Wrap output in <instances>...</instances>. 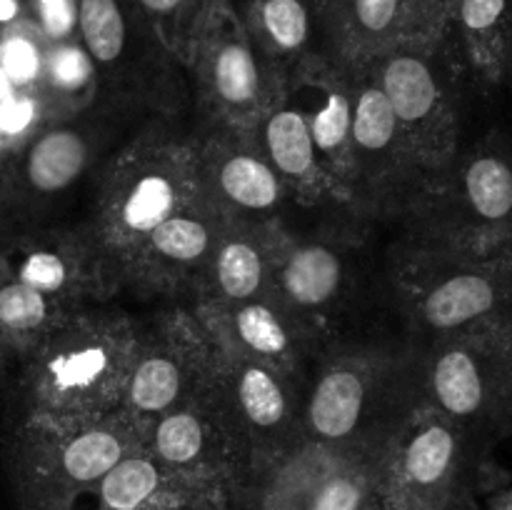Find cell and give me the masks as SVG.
I'll return each mask as SVG.
<instances>
[{
    "label": "cell",
    "instance_id": "obj_39",
    "mask_svg": "<svg viewBox=\"0 0 512 510\" xmlns=\"http://www.w3.org/2000/svg\"><path fill=\"white\" fill-rule=\"evenodd\" d=\"M455 510H480V508H478V505H475L473 498H468V500H463V503H460Z\"/></svg>",
    "mask_w": 512,
    "mask_h": 510
},
{
    "label": "cell",
    "instance_id": "obj_11",
    "mask_svg": "<svg viewBox=\"0 0 512 510\" xmlns=\"http://www.w3.org/2000/svg\"><path fill=\"white\" fill-rule=\"evenodd\" d=\"M470 438L420 400L385 443L375 490L398 510H455L473 498Z\"/></svg>",
    "mask_w": 512,
    "mask_h": 510
},
{
    "label": "cell",
    "instance_id": "obj_35",
    "mask_svg": "<svg viewBox=\"0 0 512 510\" xmlns=\"http://www.w3.org/2000/svg\"><path fill=\"white\" fill-rule=\"evenodd\" d=\"M23 20H30L28 0H0V33H5L13 25L23 23Z\"/></svg>",
    "mask_w": 512,
    "mask_h": 510
},
{
    "label": "cell",
    "instance_id": "obj_33",
    "mask_svg": "<svg viewBox=\"0 0 512 510\" xmlns=\"http://www.w3.org/2000/svg\"><path fill=\"white\" fill-rule=\"evenodd\" d=\"M45 50L48 40L35 28V23L23 20L5 33H0V68L10 78L15 88H30L38 85L43 73Z\"/></svg>",
    "mask_w": 512,
    "mask_h": 510
},
{
    "label": "cell",
    "instance_id": "obj_31",
    "mask_svg": "<svg viewBox=\"0 0 512 510\" xmlns=\"http://www.w3.org/2000/svg\"><path fill=\"white\" fill-rule=\"evenodd\" d=\"M38 88L55 120L93 108L100 95L98 70L78 38L48 43Z\"/></svg>",
    "mask_w": 512,
    "mask_h": 510
},
{
    "label": "cell",
    "instance_id": "obj_3",
    "mask_svg": "<svg viewBox=\"0 0 512 510\" xmlns=\"http://www.w3.org/2000/svg\"><path fill=\"white\" fill-rule=\"evenodd\" d=\"M410 240L463 255L512 248V153L483 140L435 173L405 210Z\"/></svg>",
    "mask_w": 512,
    "mask_h": 510
},
{
    "label": "cell",
    "instance_id": "obj_17",
    "mask_svg": "<svg viewBox=\"0 0 512 510\" xmlns=\"http://www.w3.org/2000/svg\"><path fill=\"white\" fill-rule=\"evenodd\" d=\"M148 450L173 473L235 500L255 468L248 445L210 390L148 425Z\"/></svg>",
    "mask_w": 512,
    "mask_h": 510
},
{
    "label": "cell",
    "instance_id": "obj_38",
    "mask_svg": "<svg viewBox=\"0 0 512 510\" xmlns=\"http://www.w3.org/2000/svg\"><path fill=\"white\" fill-rule=\"evenodd\" d=\"M10 360H13V355H10L8 350H5L3 345H0V378H3L5 370H8V363H10Z\"/></svg>",
    "mask_w": 512,
    "mask_h": 510
},
{
    "label": "cell",
    "instance_id": "obj_19",
    "mask_svg": "<svg viewBox=\"0 0 512 510\" xmlns=\"http://www.w3.org/2000/svg\"><path fill=\"white\" fill-rule=\"evenodd\" d=\"M233 220L203 190L140 243L120 270V285H133L143 293L195 298Z\"/></svg>",
    "mask_w": 512,
    "mask_h": 510
},
{
    "label": "cell",
    "instance_id": "obj_34",
    "mask_svg": "<svg viewBox=\"0 0 512 510\" xmlns=\"http://www.w3.org/2000/svg\"><path fill=\"white\" fill-rule=\"evenodd\" d=\"M28 13L48 43L78 38L75 35V23H78L75 0H28Z\"/></svg>",
    "mask_w": 512,
    "mask_h": 510
},
{
    "label": "cell",
    "instance_id": "obj_40",
    "mask_svg": "<svg viewBox=\"0 0 512 510\" xmlns=\"http://www.w3.org/2000/svg\"><path fill=\"white\" fill-rule=\"evenodd\" d=\"M508 80L512 83V48H510V73H508Z\"/></svg>",
    "mask_w": 512,
    "mask_h": 510
},
{
    "label": "cell",
    "instance_id": "obj_10",
    "mask_svg": "<svg viewBox=\"0 0 512 510\" xmlns=\"http://www.w3.org/2000/svg\"><path fill=\"white\" fill-rule=\"evenodd\" d=\"M383 450L303 440L260 463L235 495L233 510H358L378 485Z\"/></svg>",
    "mask_w": 512,
    "mask_h": 510
},
{
    "label": "cell",
    "instance_id": "obj_30",
    "mask_svg": "<svg viewBox=\"0 0 512 510\" xmlns=\"http://www.w3.org/2000/svg\"><path fill=\"white\" fill-rule=\"evenodd\" d=\"M75 310L80 308L40 293L0 265V345L13 358L23 360Z\"/></svg>",
    "mask_w": 512,
    "mask_h": 510
},
{
    "label": "cell",
    "instance_id": "obj_1",
    "mask_svg": "<svg viewBox=\"0 0 512 510\" xmlns=\"http://www.w3.org/2000/svg\"><path fill=\"white\" fill-rule=\"evenodd\" d=\"M135 335L138 325L118 310L70 313L20 360L15 425L68 430L123 413Z\"/></svg>",
    "mask_w": 512,
    "mask_h": 510
},
{
    "label": "cell",
    "instance_id": "obj_9",
    "mask_svg": "<svg viewBox=\"0 0 512 510\" xmlns=\"http://www.w3.org/2000/svg\"><path fill=\"white\" fill-rule=\"evenodd\" d=\"M393 105L405 138L425 173L448 168L460 153L458 73L463 70L453 43L398 48L363 63ZM358 68V65H355Z\"/></svg>",
    "mask_w": 512,
    "mask_h": 510
},
{
    "label": "cell",
    "instance_id": "obj_37",
    "mask_svg": "<svg viewBox=\"0 0 512 510\" xmlns=\"http://www.w3.org/2000/svg\"><path fill=\"white\" fill-rule=\"evenodd\" d=\"M493 510H512V490L493 500Z\"/></svg>",
    "mask_w": 512,
    "mask_h": 510
},
{
    "label": "cell",
    "instance_id": "obj_15",
    "mask_svg": "<svg viewBox=\"0 0 512 510\" xmlns=\"http://www.w3.org/2000/svg\"><path fill=\"white\" fill-rule=\"evenodd\" d=\"M0 265L23 283L73 308L98 305L120 288L88 225H5L0 228Z\"/></svg>",
    "mask_w": 512,
    "mask_h": 510
},
{
    "label": "cell",
    "instance_id": "obj_28",
    "mask_svg": "<svg viewBox=\"0 0 512 510\" xmlns=\"http://www.w3.org/2000/svg\"><path fill=\"white\" fill-rule=\"evenodd\" d=\"M448 38L475 83L503 85L510 73L512 0H453Z\"/></svg>",
    "mask_w": 512,
    "mask_h": 510
},
{
    "label": "cell",
    "instance_id": "obj_20",
    "mask_svg": "<svg viewBox=\"0 0 512 510\" xmlns=\"http://www.w3.org/2000/svg\"><path fill=\"white\" fill-rule=\"evenodd\" d=\"M93 160V133L75 118L53 120L5 158L0 173V228L68 193Z\"/></svg>",
    "mask_w": 512,
    "mask_h": 510
},
{
    "label": "cell",
    "instance_id": "obj_16",
    "mask_svg": "<svg viewBox=\"0 0 512 510\" xmlns=\"http://www.w3.org/2000/svg\"><path fill=\"white\" fill-rule=\"evenodd\" d=\"M213 345L215 398L248 445L255 468L308 440L293 378L248 355L220 348L215 340Z\"/></svg>",
    "mask_w": 512,
    "mask_h": 510
},
{
    "label": "cell",
    "instance_id": "obj_5",
    "mask_svg": "<svg viewBox=\"0 0 512 510\" xmlns=\"http://www.w3.org/2000/svg\"><path fill=\"white\" fill-rule=\"evenodd\" d=\"M395 285L405 318L428 345L475 325L512 320V248L463 255L408 240Z\"/></svg>",
    "mask_w": 512,
    "mask_h": 510
},
{
    "label": "cell",
    "instance_id": "obj_12",
    "mask_svg": "<svg viewBox=\"0 0 512 510\" xmlns=\"http://www.w3.org/2000/svg\"><path fill=\"white\" fill-rule=\"evenodd\" d=\"M215 345L195 313L175 310L138 325L125 413L143 425L195 403L213 390Z\"/></svg>",
    "mask_w": 512,
    "mask_h": 510
},
{
    "label": "cell",
    "instance_id": "obj_7",
    "mask_svg": "<svg viewBox=\"0 0 512 510\" xmlns=\"http://www.w3.org/2000/svg\"><path fill=\"white\" fill-rule=\"evenodd\" d=\"M75 8V35L98 70V98L173 113L188 73L133 0H75Z\"/></svg>",
    "mask_w": 512,
    "mask_h": 510
},
{
    "label": "cell",
    "instance_id": "obj_21",
    "mask_svg": "<svg viewBox=\"0 0 512 510\" xmlns=\"http://www.w3.org/2000/svg\"><path fill=\"white\" fill-rule=\"evenodd\" d=\"M303 110L318 163L333 188L335 203L350 205V130H353V75L325 50L308 55L285 83Z\"/></svg>",
    "mask_w": 512,
    "mask_h": 510
},
{
    "label": "cell",
    "instance_id": "obj_18",
    "mask_svg": "<svg viewBox=\"0 0 512 510\" xmlns=\"http://www.w3.org/2000/svg\"><path fill=\"white\" fill-rule=\"evenodd\" d=\"M453 0H323V50L363 65L398 48L448 40Z\"/></svg>",
    "mask_w": 512,
    "mask_h": 510
},
{
    "label": "cell",
    "instance_id": "obj_26",
    "mask_svg": "<svg viewBox=\"0 0 512 510\" xmlns=\"http://www.w3.org/2000/svg\"><path fill=\"white\" fill-rule=\"evenodd\" d=\"M245 133L253 138L260 153L280 175L290 198L308 205L325 203V200L335 203L333 188L318 163V153H315L303 110L290 98L288 90L283 88L273 108L258 123L250 125Z\"/></svg>",
    "mask_w": 512,
    "mask_h": 510
},
{
    "label": "cell",
    "instance_id": "obj_25",
    "mask_svg": "<svg viewBox=\"0 0 512 510\" xmlns=\"http://www.w3.org/2000/svg\"><path fill=\"white\" fill-rule=\"evenodd\" d=\"M290 240L280 220H233L195 295V308H228L270 293Z\"/></svg>",
    "mask_w": 512,
    "mask_h": 510
},
{
    "label": "cell",
    "instance_id": "obj_13",
    "mask_svg": "<svg viewBox=\"0 0 512 510\" xmlns=\"http://www.w3.org/2000/svg\"><path fill=\"white\" fill-rule=\"evenodd\" d=\"M350 75V205L368 210H408L430 175L415 158L375 75L365 65L350 68Z\"/></svg>",
    "mask_w": 512,
    "mask_h": 510
},
{
    "label": "cell",
    "instance_id": "obj_41",
    "mask_svg": "<svg viewBox=\"0 0 512 510\" xmlns=\"http://www.w3.org/2000/svg\"><path fill=\"white\" fill-rule=\"evenodd\" d=\"M230 3H235V0H230Z\"/></svg>",
    "mask_w": 512,
    "mask_h": 510
},
{
    "label": "cell",
    "instance_id": "obj_6",
    "mask_svg": "<svg viewBox=\"0 0 512 510\" xmlns=\"http://www.w3.org/2000/svg\"><path fill=\"white\" fill-rule=\"evenodd\" d=\"M420 390L468 435H512V320L433 340Z\"/></svg>",
    "mask_w": 512,
    "mask_h": 510
},
{
    "label": "cell",
    "instance_id": "obj_22",
    "mask_svg": "<svg viewBox=\"0 0 512 510\" xmlns=\"http://www.w3.org/2000/svg\"><path fill=\"white\" fill-rule=\"evenodd\" d=\"M205 193L235 220H278L288 188L245 130L205 123L198 133Z\"/></svg>",
    "mask_w": 512,
    "mask_h": 510
},
{
    "label": "cell",
    "instance_id": "obj_2",
    "mask_svg": "<svg viewBox=\"0 0 512 510\" xmlns=\"http://www.w3.org/2000/svg\"><path fill=\"white\" fill-rule=\"evenodd\" d=\"M205 190L198 135L165 120L148 125L108 163L95 195L90 233L120 285V270L163 220Z\"/></svg>",
    "mask_w": 512,
    "mask_h": 510
},
{
    "label": "cell",
    "instance_id": "obj_4",
    "mask_svg": "<svg viewBox=\"0 0 512 510\" xmlns=\"http://www.w3.org/2000/svg\"><path fill=\"white\" fill-rule=\"evenodd\" d=\"M148 445V425L123 413L68 430L15 425L8 475L20 510H75L83 495L125 455Z\"/></svg>",
    "mask_w": 512,
    "mask_h": 510
},
{
    "label": "cell",
    "instance_id": "obj_36",
    "mask_svg": "<svg viewBox=\"0 0 512 510\" xmlns=\"http://www.w3.org/2000/svg\"><path fill=\"white\" fill-rule=\"evenodd\" d=\"M358 510H398V508H393V505H390L388 500H385L383 495L378 493V490H373V493H370L368 498H365V503L360 505Z\"/></svg>",
    "mask_w": 512,
    "mask_h": 510
},
{
    "label": "cell",
    "instance_id": "obj_32",
    "mask_svg": "<svg viewBox=\"0 0 512 510\" xmlns=\"http://www.w3.org/2000/svg\"><path fill=\"white\" fill-rule=\"evenodd\" d=\"M160 43L183 63L188 60L190 45L200 28L210 0H133Z\"/></svg>",
    "mask_w": 512,
    "mask_h": 510
},
{
    "label": "cell",
    "instance_id": "obj_8",
    "mask_svg": "<svg viewBox=\"0 0 512 510\" xmlns=\"http://www.w3.org/2000/svg\"><path fill=\"white\" fill-rule=\"evenodd\" d=\"M190 75L205 123L248 130L283 93L285 78L250 40L230 0H210L190 45Z\"/></svg>",
    "mask_w": 512,
    "mask_h": 510
},
{
    "label": "cell",
    "instance_id": "obj_24",
    "mask_svg": "<svg viewBox=\"0 0 512 510\" xmlns=\"http://www.w3.org/2000/svg\"><path fill=\"white\" fill-rule=\"evenodd\" d=\"M75 510H233V500L173 473L145 445L113 465Z\"/></svg>",
    "mask_w": 512,
    "mask_h": 510
},
{
    "label": "cell",
    "instance_id": "obj_29",
    "mask_svg": "<svg viewBox=\"0 0 512 510\" xmlns=\"http://www.w3.org/2000/svg\"><path fill=\"white\" fill-rule=\"evenodd\" d=\"M345 258L323 240H290L275 270L273 293L318 333V315L340 298L345 285Z\"/></svg>",
    "mask_w": 512,
    "mask_h": 510
},
{
    "label": "cell",
    "instance_id": "obj_23",
    "mask_svg": "<svg viewBox=\"0 0 512 510\" xmlns=\"http://www.w3.org/2000/svg\"><path fill=\"white\" fill-rule=\"evenodd\" d=\"M193 313L220 348L260 360L288 378H295L300 360L318 338L273 290L228 308H195Z\"/></svg>",
    "mask_w": 512,
    "mask_h": 510
},
{
    "label": "cell",
    "instance_id": "obj_14",
    "mask_svg": "<svg viewBox=\"0 0 512 510\" xmlns=\"http://www.w3.org/2000/svg\"><path fill=\"white\" fill-rule=\"evenodd\" d=\"M395 365L368 355H338L320 370L303 408L305 435L335 448L385 445L398 425Z\"/></svg>",
    "mask_w": 512,
    "mask_h": 510
},
{
    "label": "cell",
    "instance_id": "obj_27",
    "mask_svg": "<svg viewBox=\"0 0 512 510\" xmlns=\"http://www.w3.org/2000/svg\"><path fill=\"white\" fill-rule=\"evenodd\" d=\"M323 0H235L255 48L288 78L308 55L323 50Z\"/></svg>",
    "mask_w": 512,
    "mask_h": 510
}]
</instances>
